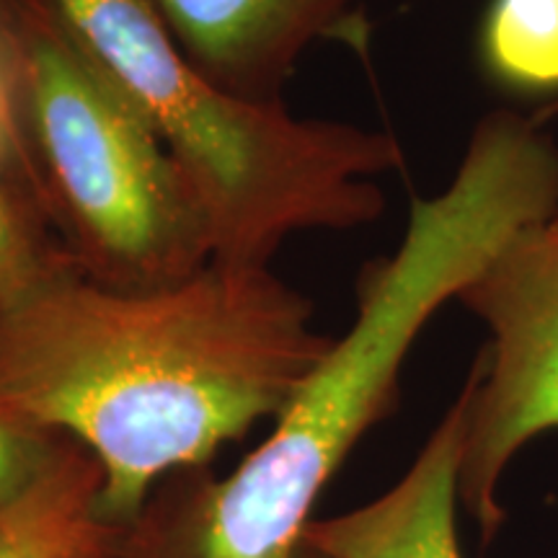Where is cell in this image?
Segmentation results:
<instances>
[{"label":"cell","instance_id":"obj_1","mask_svg":"<svg viewBox=\"0 0 558 558\" xmlns=\"http://www.w3.org/2000/svg\"><path fill=\"white\" fill-rule=\"evenodd\" d=\"M331 344L271 267L117 290L54 243L0 295V401L94 456L96 518L122 535L160 478L282 414Z\"/></svg>","mask_w":558,"mask_h":558},{"label":"cell","instance_id":"obj_2","mask_svg":"<svg viewBox=\"0 0 558 558\" xmlns=\"http://www.w3.org/2000/svg\"><path fill=\"white\" fill-rule=\"evenodd\" d=\"M558 213V143L512 109L473 128L456 177L411 202L399 248L369 262L357 318L226 478L186 471L153 494L117 558H295L318 494L399 399L411 347L509 239Z\"/></svg>","mask_w":558,"mask_h":558},{"label":"cell","instance_id":"obj_3","mask_svg":"<svg viewBox=\"0 0 558 558\" xmlns=\"http://www.w3.org/2000/svg\"><path fill=\"white\" fill-rule=\"evenodd\" d=\"M148 122L205 215L213 262L269 267L284 241L375 222V179L403 166L383 130L303 120L207 78L153 0H47Z\"/></svg>","mask_w":558,"mask_h":558},{"label":"cell","instance_id":"obj_4","mask_svg":"<svg viewBox=\"0 0 558 558\" xmlns=\"http://www.w3.org/2000/svg\"><path fill=\"white\" fill-rule=\"evenodd\" d=\"M9 128L21 177L86 277L158 290L213 262L179 166L47 0H24Z\"/></svg>","mask_w":558,"mask_h":558},{"label":"cell","instance_id":"obj_5","mask_svg":"<svg viewBox=\"0 0 558 558\" xmlns=\"http://www.w3.org/2000/svg\"><path fill=\"white\" fill-rule=\"evenodd\" d=\"M488 329L473 362L460 505L492 541L499 484L530 439L558 429V213L520 230L458 295Z\"/></svg>","mask_w":558,"mask_h":558},{"label":"cell","instance_id":"obj_6","mask_svg":"<svg viewBox=\"0 0 558 558\" xmlns=\"http://www.w3.org/2000/svg\"><path fill=\"white\" fill-rule=\"evenodd\" d=\"M171 37L207 78L251 101H282L311 47H365L362 0H153Z\"/></svg>","mask_w":558,"mask_h":558},{"label":"cell","instance_id":"obj_7","mask_svg":"<svg viewBox=\"0 0 558 558\" xmlns=\"http://www.w3.org/2000/svg\"><path fill=\"white\" fill-rule=\"evenodd\" d=\"M469 409L471 378L399 484L352 512L311 520L303 541L329 558H463L456 509Z\"/></svg>","mask_w":558,"mask_h":558},{"label":"cell","instance_id":"obj_8","mask_svg":"<svg viewBox=\"0 0 558 558\" xmlns=\"http://www.w3.org/2000/svg\"><path fill=\"white\" fill-rule=\"evenodd\" d=\"M94 458L29 505L0 518V558H117L122 535L96 518Z\"/></svg>","mask_w":558,"mask_h":558},{"label":"cell","instance_id":"obj_9","mask_svg":"<svg viewBox=\"0 0 558 558\" xmlns=\"http://www.w3.org/2000/svg\"><path fill=\"white\" fill-rule=\"evenodd\" d=\"M478 58L488 78L520 94L558 90V0H492Z\"/></svg>","mask_w":558,"mask_h":558},{"label":"cell","instance_id":"obj_10","mask_svg":"<svg viewBox=\"0 0 558 558\" xmlns=\"http://www.w3.org/2000/svg\"><path fill=\"white\" fill-rule=\"evenodd\" d=\"M90 458L75 439L26 422L0 401V518L50 492Z\"/></svg>","mask_w":558,"mask_h":558},{"label":"cell","instance_id":"obj_11","mask_svg":"<svg viewBox=\"0 0 558 558\" xmlns=\"http://www.w3.org/2000/svg\"><path fill=\"white\" fill-rule=\"evenodd\" d=\"M54 243L37 202L0 220V295Z\"/></svg>","mask_w":558,"mask_h":558},{"label":"cell","instance_id":"obj_12","mask_svg":"<svg viewBox=\"0 0 558 558\" xmlns=\"http://www.w3.org/2000/svg\"><path fill=\"white\" fill-rule=\"evenodd\" d=\"M24 0H0V104L9 109L21 58Z\"/></svg>","mask_w":558,"mask_h":558},{"label":"cell","instance_id":"obj_13","mask_svg":"<svg viewBox=\"0 0 558 558\" xmlns=\"http://www.w3.org/2000/svg\"><path fill=\"white\" fill-rule=\"evenodd\" d=\"M295 558H329V556H324V554H320V550H316V548L308 546V543L303 541V543H300Z\"/></svg>","mask_w":558,"mask_h":558}]
</instances>
